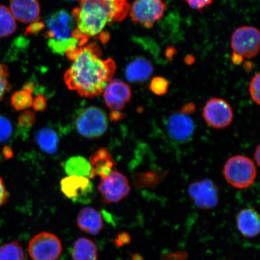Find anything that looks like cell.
<instances>
[{
  "label": "cell",
  "mask_w": 260,
  "mask_h": 260,
  "mask_svg": "<svg viewBox=\"0 0 260 260\" xmlns=\"http://www.w3.org/2000/svg\"><path fill=\"white\" fill-rule=\"evenodd\" d=\"M63 167L68 176L76 175L92 179V168L89 161L82 156H74L68 159Z\"/></svg>",
  "instance_id": "ffe728a7"
},
{
  "label": "cell",
  "mask_w": 260,
  "mask_h": 260,
  "mask_svg": "<svg viewBox=\"0 0 260 260\" xmlns=\"http://www.w3.org/2000/svg\"><path fill=\"white\" fill-rule=\"evenodd\" d=\"M237 226L242 235L252 238L259 233V216L256 211L251 208L243 209L236 216Z\"/></svg>",
  "instance_id": "ac0fdd59"
},
{
  "label": "cell",
  "mask_w": 260,
  "mask_h": 260,
  "mask_svg": "<svg viewBox=\"0 0 260 260\" xmlns=\"http://www.w3.org/2000/svg\"><path fill=\"white\" fill-rule=\"evenodd\" d=\"M12 126L9 120L0 116V142L7 141L12 133Z\"/></svg>",
  "instance_id": "f1b7e54d"
},
{
  "label": "cell",
  "mask_w": 260,
  "mask_h": 260,
  "mask_svg": "<svg viewBox=\"0 0 260 260\" xmlns=\"http://www.w3.org/2000/svg\"><path fill=\"white\" fill-rule=\"evenodd\" d=\"M28 251L32 260H57L62 252V245L54 234L43 232L32 237Z\"/></svg>",
  "instance_id": "ba28073f"
},
{
  "label": "cell",
  "mask_w": 260,
  "mask_h": 260,
  "mask_svg": "<svg viewBox=\"0 0 260 260\" xmlns=\"http://www.w3.org/2000/svg\"><path fill=\"white\" fill-rule=\"evenodd\" d=\"M104 99L112 111H121L132 98V90L128 84L121 80L113 79L103 91Z\"/></svg>",
  "instance_id": "7c38bea8"
},
{
  "label": "cell",
  "mask_w": 260,
  "mask_h": 260,
  "mask_svg": "<svg viewBox=\"0 0 260 260\" xmlns=\"http://www.w3.org/2000/svg\"><path fill=\"white\" fill-rule=\"evenodd\" d=\"M168 130L171 137L177 141L189 139L194 131L192 119L183 113H175L168 120Z\"/></svg>",
  "instance_id": "9a60e30c"
},
{
  "label": "cell",
  "mask_w": 260,
  "mask_h": 260,
  "mask_svg": "<svg viewBox=\"0 0 260 260\" xmlns=\"http://www.w3.org/2000/svg\"><path fill=\"white\" fill-rule=\"evenodd\" d=\"M45 27L44 24L42 22H35L31 24L26 30L25 34H35L40 32Z\"/></svg>",
  "instance_id": "8d00e7d4"
},
{
  "label": "cell",
  "mask_w": 260,
  "mask_h": 260,
  "mask_svg": "<svg viewBox=\"0 0 260 260\" xmlns=\"http://www.w3.org/2000/svg\"><path fill=\"white\" fill-rule=\"evenodd\" d=\"M161 178L160 174L147 172L135 175L133 177L135 184L139 188L154 187L158 184Z\"/></svg>",
  "instance_id": "484cf974"
},
{
  "label": "cell",
  "mask_w": 260,
  "mask_h": 260,
  "mask_svg": "<svg viewBox=\"0 0 260 260\" xmlns=\"http://www.w3.org/2000/svg\"><path fill=\"white\" fill-rule=\"evenodd\" d=\"M187 255L184 252H174L162 255V260H184L187 258Z\"/></svg>",
  "instance_id": "836d02e7"
},
{
  "label": "cell",
  "mask_w": 260,
  "mask_h": 260,
  "mask_svg": "<svg viewBox=\"0 0 260 260\" xmlns=\"http://www.w3.org/2000/svg\"><path fill=\"white\" fill-rule=\"evenodd\" d=\"M44 25L47 45L52 53L63 55L69 49L79 46V41L73 37L76 22L64 10L49 16Z\"/></svg>",
  "instance_id": "3957f363"
},
{
  "label": "cell",
  "mask_w": 260,
  "mask_h": 260,
  "mask_svg": "<svg viewBox=\"0 0 260 260\" xmlns=\"http://www.w3.org/2000/svg\"><path fill=\"white\" fill-rule=\"evenodd\" d=\"M207 124L216 129H223L232 122L234 114L229 103L222 99L213 98L208 101L203 110Z\"/></svg>",
  "instance_id": "30bf717a"
},
{
  "label": "cell",
  "mask_w": 260,
  "mask_h": 260,
  "mask_svg": "<svg viewBox=\"0 0 260 260\" xmlns=\"http://www.w3.org/2000/svg\"><path fill=\"white\" fill-rule=\"evenodd\" d=\"M255 160L256 162V164H257L258 166H259V160H260V147L259 145L257 146V147H256L255 149Z\"/></svg>",
  "instance_id": "60d3db41"
},
{
  "label": "cell",
  "mask_w": 260,
  "mask_h": 260,
  "mask_svg": "<svg viewBox=\"0 0 260 260\" xmlns=\"http://www.w3.org/2000/svg\"><path fill=\"white\" fill-rule=\"evenodd\" d=\"M10 11L16 19L25 24L40 20L41 8L38 0H12Z\"/></svg>",
  "instance_id": "5bb4252c"
},
{
  "label": "cell",
  "mask_w": 260,
  "mask_h": 260,
  "mask_svg": "<svg viewBox=\"0 0 260 260\" xmlns=\"http://www.w3.org/2000/svg\"><path fill=\"white\" fill-rule=\"evenodd\" d=\"M132 257L133 260H144V259L142 258V256L139 254L132 255Z\"/></svg>",
  "instance_id": "7bdbcfd3"
},
{
  "label": "cell",
  "mask_w": 260,
  "mask_h": 260,
  "mask_svg": "<svg viewBox=\"0 0 260 260\" xmlns=\"http://www.w3.org/2000/svg\"><path fill=\"white\" fill-rule=\"evenodd\" d=\"M130 241H131V237H130L128 234L127 233H122L117 236V238L115 240V243L116 246L122 247L127 245Z\"/></svg>",
  "instance_id": "d590c367"
},
{
  "label": "cell",
  "mask_w": 260,
  "mask_h": 260,
  "mask_svg": "<svg viewBox=\"0 0 260 260\" xmlns=\"http://www.w3.org/2000/svg\"><path fill=\"white\" fill-rule=\"evenodd\" d=\"M35 139L42 151L51 155L56 153L59 139L54 129L49 127L42 128L37 132Z\"/></svg>",
  "instance_id": "44dd1931"
},
{
  "label": "cell",
  "mask_w": 260,
  "mask_h": 260,
  "mask_svg": "<svg viewBox=\"0 0 260 260\" xmlns=\"http://www.w3.org/2000/svg\"><path fill=\"white\" fill-rule=\"evenodd\" d=\"M72 256L74 260H97V246L88 239H78L73 246Z\"/></svg>",
  "instance_id": "7402d4cb"
},
{
  "label": "cell",
  "mask_w": 260,
  "mask_h": 260,
  "mask_svg": "<svg viewBox=\"0 0 260 260\" xmlns=\"http://www.w3.org/2000/svg\"><path fill=\"white\" fill-rule=\"evenodd\" d=\"M61 190L69 199L80 203H87L93 190L89 178L76 175L68 176L60 181Z\"/></svg>",
  "instance_id": "8fae6325"
},
{
  "label": "cell",
  "mask_w": 260,
  "mask_h": 260,
  "mask_svg": "<svg viewBox=\"0 0 260 260\" xmlns=\"http://www.w3.org/2000/svg\"><path fill=\"white\" fill-rule=\"evenodd\" d=\"M124 114H123L121 111H112L110 115V118L112 121L117 122L121 121L124 118Z\"/></svg>",
  "instance_id": "74e56055"
},
{
  "label": "cell",
  "mask_w": 260,
  "mask_h": 260,
  "mask_svg": "<svg viewBox=\"0 0 260 260\" xmlns=\"http://www.w3.org/2000/svg\"><path fill=\"white\" fill-rule=\"evenodd\" d=\"M166 55H167V57L168 58H171L174 56L175 53V49L174 48H169L167 51V53H166Z\"/></svg>",
  "instance_id": "b9f144b4"
},
{
  "label": "cell",
  "mask_w": 260,
  "mask_h": 260,
  "mask_svg": "<svg viewBox=\"0 0 260 260\" xmlns=\"http://www.w3.org/2000/svg\"><path fill=\"white\" fill-rule=\"evenodd\" d=\"M89 161L92 168V179L96 175L102 179L108 177L116 165V162L106 148L98 149L90 156Z\"/></svg>",
  "instance_id": "e0dca14e"
},
{
  "label": "cell",
  "mask_w": 260,
  "mask_h": 260,
  "mask_svg": "<svg viewBox=\"0 0 260 260\" xmlns=\"http://www.w3.org/2000/svg\"><path fill=\"white\" fill-rule=\"evenodd\" d=\"M213 1V0H186L190 7L198 11H202L210 6Z\"/></svg>",
  "instance_id": "1f68e13d"
},
{
  "label": "cell",
  "mask_w": 260,
  "mask_h": 260,
  "mask_svg": "<svg viewBox=\"0 0 260 260\" xmlns=\"http://www.w3.org/2000/svg\"><path fill=\"white\" fill-rule=\"evenodd\" d=\"M32 106L35 111L44 112L47 107V102L45 97L42 95H38L35 97L32 102Z\"/></svg>",
  "instance_id": "d6a6232c"
},
{
  "label": "cell",
  "mask_w": 260,
  "mask_h": 260,
  "mask_svg": "<svg viewBox=\"0 0 260 260\" xmlns=\"http://www.w3.org/2000/svg\"><path fill=\"white\" fill-rule=\"evenodd\" d=\"M129 9L127 0H80L79 7L73 11L76 25L74 38L79 41V46L85 45L89 39L102 34L107 25L123 21Z\"/></svg>",
  "instance_id": "7a4b0ae2"
},
{
  "label": "cell",
  "mask_w": 260,
  "mask_h": 260,
  "mask_svg": "<svg viewBox=\"0 0 260 260\" xmlns=\"http://www.w3.org/2000/svg\"><path fill=\"white\" fill-rule=\"evenodd\" d=\"M226 181L237 188H248L254 182L256 167L251 159L243 155H235L227 160L223 170Z\"/></svg>",
  "instance_id": "277c9868"
},
{
  "label": "cell",
  "mask_w": 260,
  "mask_h": 260,
  "mask_svg": "<svg viewBox=\"0 0 260 260\" xmlns=\"http://www.w3.org/2000/svg\"><path fill=\"white\" fill-rule=\"evenodd\" d=\"M65 55L72 61L64 75L68 89L89 99L100 96L115 74V61L101 58L102 51L94 42L71 48Z\"/></svg>",
  "instance_id": "6da1fadb"
},
{
  "label": "cell",
  "mask_w": 260,
  "mask_h": 260,
  "mask_svg": "<svg viewBox=\"0 0 260 260\" xmlns=\"http://www.w3.org/2000/svg\"><path fill=\"white\" fill-rule=\"evenodd\" d=\"M170 86L169 81L162 77H155L151 81L149 89L157 96H162L168 92Z\"/></svg>",
  "instance_id": "4316f807"
},
{
  "label": "cell",
  "mask_w": 260,
  "mask_h": 260,
  "mask_svg": "<svg viewBox=\"0 0 260 260\" xmlns=\"http://www.w3.org/2000/svg\"><path fill=\"white\" fill-rule=\"evenodd\" d=\"M31 93L24 89L16 91L11 96V105L16 111H22L30 108L34 102Z\"/></svg>",
  "instance_id": "d4e9b609"
},
{
  "label": "cell",
  "mask_w": 260,
  "mask_h": 260,
  "mask_svg": "<svg viewBox=\"0 0 260 260\" xmlns=\"http://www.w3.org/2000/svg\"><path fill=\"white\" fill-rule=\"evenodd\" d=\"M194 106L193 105V104H188L187 106H185L184 107V108H183V110H182V113H183L184 114H186L187 115V113H191L193 111H194Z\"/></svg>",
  "instance_id": "ab89813d"
},
{
  "label": "cell",
  "mask_w": 260,
  "mask_h": 260,
  "mask_svg": "<svg viewBox=\"0 0 260 260\" xmlns=\"http://www.w3.org/2000/svg\"><path fill=\"white\" fill-rule=\"evenodd\" d=\"M153 72L150 61L143 57L135 58L126 68V79L132 83H140L147 80Z\"/></svg>",
  "instance_id": "d6986e66"
},
{
  "label": "cell",
  "mask_w": 260,
  "mask_h": 260,
  "mask_svg": "<svg viewBox=\"0 0 260 260\" xmlns=\"http://www.w3.org/2000/svg\"><path fill=\"white\" fill-rule=\"evenodd\" d=\"M10 197L9 193L5 186L4 181L0 177V208L8 202Z\"/></svg>",
  "instance_id": "e575fe53"
},
{
  "label": "cell",
  "mask_w": 260,
  "mask_h": 260,
  "mask_svg": "<svg viewBox=\"0 0 260 260\" xmlns=\"http://www.w3.org/2000/svg\"><path fill=\"white\" fill-rule=\"evenodd\" d=\"M218 188L212 181L204 180L191 185L189 193L198 207L211 209L218 202Z\"/></svg>",
  "instance_id": "4fadbf2b"
},
{
  "label": "cell",
  "mask_w": 260,
  "mask_h": 260,
  "mask_svg": "<svg viewBox=\"0 0 260 260\" xmlns=\"http://www.w3.org/2000/svg\"><path fill=\"white\" fill-rule=\"evenodd\" d=\"M75 125L83 137L95 139L105 134L108 127V121L104 110L99 107L90 106L77 115Z\"/></svg>",
  "instance_id": "5b68a950"
},
{
  "label": "cell",
  "mask_w": 260,
  "mask_h": 260,
  "mask_svg": "<svg viewBox=\"0 0 260 260\" xmlns=\"http://www.w3.org/2000/svg\"><path fill=\"white\" fill-rule=\"evenodd\" d=\"M25 259V253L20 243L12 241L0 246V260Z\"/></svg>",
  "instance_id": "cb8c5ba5"
},
{
  "label": "cell",
  "mask_w": 260,
  "mask_h": 260,
  "mask_svg": "<svg viewBox=\"0 0 260 260\" xmlns=\"http://www.w3.org/2000/svg\"><path fill=\"white\" fill-rule=\"evenodd\" d=\"M260 34L257 28L252 26H243L237 28L232 37L231 45L233 54L244 58L256 56L259 53Z\"/></svg>",
  "instance_id": "52a82bcc"
},
{
  "label": "cell",
  "mask_w": 260,
  "mask_h": 260,
  "mask_svg": "<svg viewBox=\"0 0 260 260\" xmlns=\"http://www.w3.org/2000/svg\"><path fill=\"white\" fill-rule=\"evenodd\" d=\"M16 28V19L10 9L4 5H0V38L11 36Z\"/></svg>",
  "instance_id": "603a6c76"
},
{
  "label": "cell",
  "mask_w": 260,
  "mask_h": 260,
  "mask_svg": "<svg viewBox=\"0 0 260 260\" xmlns=\"http://www.w3.org/2000/svg\"><path fill=\"white\" fill-rule=\"evenodd\" d=\"M194 58L192 56H188L186 58V62L188 64H192L193 63Z\"/></svg>",
  "instance_id": "ee69618b"
},
{
  "label": "cell",
  "mask_w": 260,
  "mask_h": 260,
  "mask_svg": "<svg viewBox=\"0 0 260 260\" xmlns=\"http://www.w3.org/2000/svg\"><path fill=\"white\" fill-rule=\"evenodd\" d=\"M18 121L21 127L28 128L35 124L37 119L34 112L26 110L19 115Z\"/></svg>",
  "instance_id": "f546056e"
},
{
  "label": "cell",
  "mask_w": 260,
  "mask_h": 260,
  "mask_svg": "<svg viewBox=\"0 0 260 260\" xmlns=\"http://www.w3.org/2000/svg\"><path fill=\"white\" fill-rule=\"evenodd\" d=\"M3 154H4L5 157L8 159L11 158L13 155H14L12 149L8 146H5L4 149H3Z\"/></svg>",
  "instance_id": "f35d334b"
},
{
  "label": "cell",
  "mask_w": 260,
  "mask_h": 260,
  "mask_svg": "<svg viewBox=\"0 0 260 260\" xmlns=\"http://www.w3.org/2000/svg\"><path fill=\"white\" fill-rule=\"evenodd\" d=\"M11 87L8 68L6 64L0 63V102Z\"/></svg>",
  "instance_id": "83f0119b"
},
{
  "label": "cell",
  "mask_w": 260,
  "mask_h": 260,
  "mask_svg": "<svg viewBox=\"0 0 260 260\" xmlns=\"http://www.w3.org/2000/svg\"><path fill=\"white\" fill-rule=\"evenodd\" d=\"M71 1H76V0H71Z\"/></svg>",
  "instance_id": "f6af8a7d"
},
{
  "label": "cell",
  "mask_w": 260,
  "mask_h": 260,
  "mask_svg": "<svg viewBox=\"0 0 260 260\" xmlns=\"http://www.w3.org/2000/svg\"><path fill=\"white\" fill-rule=\"evenodd\" d=\"M77 223L81 231L93 236L99 235L104 227L102 214L91 207L83 208L80 211Z\"/></svg>",
  "instance_id": "2e32d148"
},
{
  "label": "cell",
  "mask_w": 260,
  "mask_h": 260,
  "mask_svg": "<svg viewBox=\"0 0 260 260\" xmlns=\"http://www.w3.org/2000/svg\"><path fill=\"white\" fill-rule=\"evenodd\" d=\"M98 187L107 204L119 202L127 197L130 191L127 178L117 170H113L108 177L102 179Z\"/></svg>",
  "instance_id": "9c48e42d"
},
{
  "label": "cell",
  "mask_w": 260,
  "mask_h": 260,
  "mask_svg": "<svg viewBox=\"0 0 260 260\" xmlns=\"http://www.w3.org/2000/svg\"><path fill=\"white\" fill-rule=\"evenodd\" d=\"M166 8L164 0H135L129 12L135 23L151 28L164 16Z\"/></svg>",
  "instance_id": "8992f818"
},
{
  "label": "cell",
  "mask_w": 260,
  "mask_h": 260,
  "mask_svg": "<svg viewBox=\"0 0 260 260\" xmlns=\"http://www.w3.org/2000/svg\"><path fill=\"white\" fill-rule=\"evenodd\" d=\"M259 84H260V74L258 73L253 77L250 83L249 92L252 100L258 105L260 104L259 99Z\"/></svg>",
  "instance_id": "4dcf8cb0"
}]
</instances>
